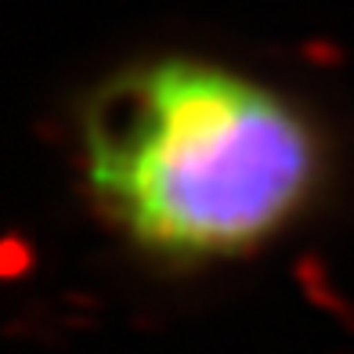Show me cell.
<instances>
[{
    "mask_svg": "<svg viewBox=\"0 0 354 354\" xmlns=\"http://www.w3.org/2000/svg\"><path fill=\"white\" fill-rule=\"evenodd\" d=\"M76 170L94 217L167 271L264 253L315 214L333 145L297 94L232 62L149 55L76 109Z\"/></svg>",
    "mask_w": 354,
    "mask_h": 354,
    "instance_id": "cell-1",
    "label": "cell"
}]
</instances>
